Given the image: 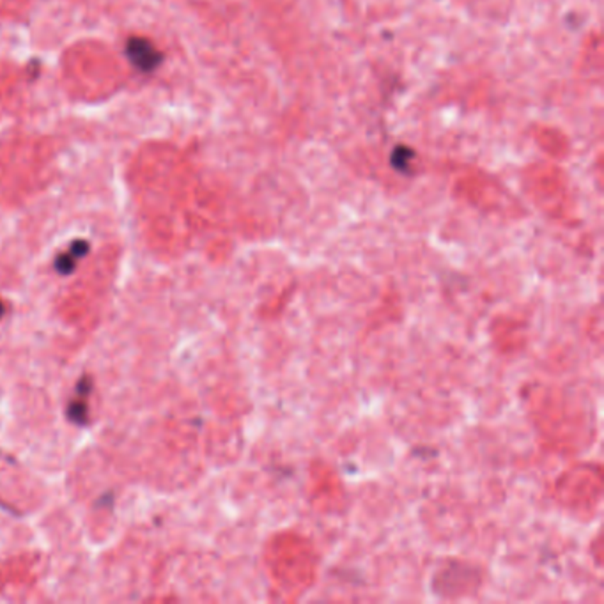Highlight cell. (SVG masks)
Listing matches in <instances>:
<instances>
[{
  "instance_id": "obj_1",
  "label": "cell",
  "mask_w": 604,
  "mask_h": 604,
  "mask_svg": "<svg viewBox=\"0 0 604 604\" xmlns=\"http://www.w3.org/2000/svg\"><path fill=\"white\" fill-rule=\"evenodd\" d=\"M128 60L133 64L137 69L144 73H151L160 64V52L144 38H131L126 45Z\"/></svg>"
},
{
  "instance_id": "obj_2",
  "label": "cell",
  "mask_w": 604,
  "mask_h": 604,
  "mask_svg": "<svg viewBox=\"0 0 604 604\" xmlns=\"http://www.w3.org/2000/svg\"><path fill=\"white\" fill-rule=\"evenodd\" d=\"M87 248L89 247L84 243V241H77V243H74V245H71V248L66 252V254H62V255H59V257H57V261H55L57 272H60V273H71V272H73V268H74V264H77L78 257H82V255H84L85 252H87Z\"/></svg>"
}]
</instances>
